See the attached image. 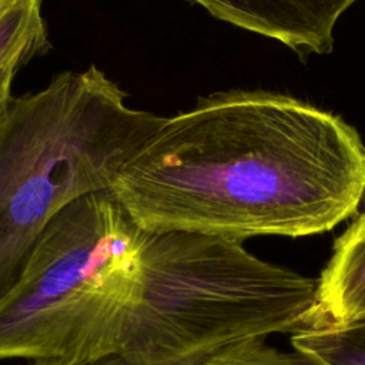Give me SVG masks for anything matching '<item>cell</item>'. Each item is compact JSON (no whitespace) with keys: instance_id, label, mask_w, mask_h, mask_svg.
Listing matches in <instances>:
<instances>
[{"instance_id":"obj_1","label":"cell","mask_w":365,"mask_h":365,"mask_svg":"<svg viewBox=\"0 0 365 365\" xmlns=\"http://www.w3.org/2000/svg\"><path fill=\"white\" fill-rule=\"evenodd\" d=\"M111 191L151 234L305 237L356 212L365 145L341 117L288 96L220 91L165 117Z\"/></svg>"},{"instance_id":"obj_2","label":"cell","mask_w":365,"mask_h":365,"mask_svg":"<svg viewBox=\"0 0 365 365\" xmlns=\"http://www.w3.org/2000/svg\"><path fill=\"white\" fill-rule=\"evenodd\" d=\"M125 97L91 64L11 98L0 128V297L51 218L71 201L111 188L164 123Z\"/></svg>"},{"instance_id":"obj_3","label":"cell","mask_w":365,"mask_h":365,"mask_svg":"<svg viewBox=\"0 0 365 365\" xmlns=\"http://www.w3.org/2000/svg\"><path fill=\"white\" fill-rule=\"evenodd\" d=\"M147 237L111 188L60 210L0 297V359L91 365L117 355Z\"/></svg>"},{"instance_id":"obj_4","label":"cell","mask_w":365,"mask_h":365,"mask_svg":"<svg viewBox=\"0 0 365 365\" xmlns=\"http://www.w3.org/2000/svg\"><path fill=\"white\" fill-rule=\"evenodd\" d=\"M315 294V278L259 259L242 241L148 232L117 355L133 365H192L225 345L311 325Z\"/></svg>"},{"instance_id":"obj_5","label":"cell","mask_w":365,"mask_h":365,"mask_svg":"<svg viewBox=\"0 0 365 365\" xmlns=\"http://www.w3.org/2000/svg\"><path fill=\"white\" fill-rule=\"evenodd\" d=\"M212 17L278 40L298 53L332 50L338 17L356 0H190Z\"/></svg>"},{"instance_id":"obj_6","label":"cell","mask_w":365,"mask_h":365,"mask_svg":"<svg viewBox=\"0 0 365 365\" xmlns=\"http://www.w3.org/2000/svg\"><path fill=\"white\" fill-rule=\"evenodd\" d=\"M365 317V212L335 240L317 279L311 324H344Z\"/></svg>"},{"instance_id":"obj_7","label":"cell","mask_w":365,"mask_h":365,"mask_svg":"<svg viewBox=\"0 0 365 365\" xmlns=\"http://www.w3.org/2000/svg\"><path fill=\"white\" fill-rule=\"evenodd\" d=\"M48 48L41 0H0V68H21Z\"/></svg>"},{"instance_id":"obj_8","label":"cell","mask_w":365,"mask_h":365,"mask_svg":"<svg viewBox=\"0 0 365 365\" xmlns=\"http://www.w3.org/2000/svg\"><path fill=\"white\" fill-rule=\"evenodd\" d=\"M291 342L318 365H365V317L344 324H311L295 331Z\"/></svg>"},{"instance_id":"obj_9","label":"cell","mask_w":365,"mask_h":365,"mask_svg":"<svg viewBox=\"0 0 365 365\" xmlns=\"http://www.w3.org/2000/svg\"><path fill=\"white\" fill-rule=\"evenodd\" d=\"M265 338H250L225 345L192 365H318L305 354L269 346Z\"/></svg>"},{"instance_id":"obj_10","label":"cell","mask_w":365,"mask_h":365,"mask_svg":"<svg viewBox=\"0 0 365 365\" xmlns=\"http://www.w3.org/2000/svg\"><path fill=\"white\" fill-rule=\"evenodd\" d=\"M20 68L17 67H3L0 68V128L3 125L4 117L11 101V84Z\"/></svg>"},{"instance_id":"obj_11","label":"cell","mask_w":365,"mask_h":365,"mask_svg":"<svg viewBox=\"0 0 365 365\" xmlns=\"http://www.w3.org/2000/svg\"><path fill=\"white\" fill-rule=\"evenodd\" d=\"M91 365H133L127 359H124L121 355H110L107 358H103Z\"/></svg>"},{"instance_id":"obj_12","label":"cell","mask_w":365,"mask_h":365,"mask_svg":"<svg viewBox=\"0 0 365 365\" xmlns=\"http://www.w3.org/2000/svg\"><path fill=\"white\" fill-rule=\"evenodd\" d=\"M33 365H67L60 361H34Z\"/></svg>"}]
</instances>
